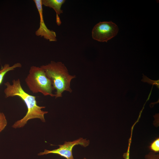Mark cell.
<instances>
[{"instance_id":"8fae6325","label":"cell","mask_w":159,"mask_h":159,"mask_svg":"<svg viewBox=\"0 0 159 159\" xmlns=\"http://www.w3.org/2000/svg\"><path fill=\"white\" fill-rule=\"evenodd\" d=\"M143 82H147L148 83L150 84L156 85L158 87H159V80L158 81H153L152 80L146 76L143 75V79L142 80Z\"/></svg>"},{"instance_id":"5bb4252c","label":"cell","mask_w":159,"mask_h":159,"mask_svg":"<svg viewBox=\"0 0 159 159\" xmlns=\"http://www.w3.org/2000/svg\"><path fill=\"white\" fill-rule=\"evenodd\" d=\"M83 159H86L85 158H84Z\"/></svg>"},{"instance_id":"3957f363","label":"cell","mask_w":159,"mask_h":159,"mask_svg":"<svg viewBox=\"0 0 159 159\" xmlns=\"http://www.w3.org/2000/svg\"><path fill=\"white\" fill-rule=\"evenodd\" d=\"M27 87L33 93H41L45 96L55 97L51 80L47 77L40 67L32 66L25 80Z\"/></svg>"},{"instance_id":"9a60e30c","label":"cell","mask_w":159,"mask_h":159,"mask_svg":"<svg viewBox=\"0 0 159 159\" xmlns=\"http://www.w3.org/2000/svg\"><path fill=\"white\" fill-rule=\"evenodd\" d=\"M0 60H1V59H0Z\"/></svg>"},{"instance_id":"52a82bcc","label":"cell","mask_w":159,"mask_h":159,"mask_svg":"<svg viewBox=\"0 0 159 159\" xmlns=\"http://www.w3.org/2000/svg\"><path fill=\"white\" fill-rule=\"evenodd\" d=\"M65 1V0H42V5L52 8L55 11L56 14V22L58 26L61 23L59 16L61 14L63 13L61 7Z\"/></svg>"},{"instance_id":"7c38bea8","label":"cell","mask_w":159,"mask_h":159,"mask_svg":"<svg viewBox=\"0 0 159 159\" xmlns=\"http://www.w3.org/2000/svg\"><path fill=\"white\" fill-rule=\"evenodd\" d=\"M145 159H159V154L151 152L145 156Z\"/></svg>"},{"instance_id":"6da1fadb","label":"cell","mask_w":159,"mask_h":159,"mask_svg":"<svg viewBox=\"0 0 159 159\" xmlns=\"http://www.w3.org/2000/svg\"><path fill=\"white\" fill-rule=\"evenodd\" d=\"M11 84L7 82L4 83L6 86L4 90L5 97H18L23 101L27 108V112L25 116L15 122L12 126V127H22L29 120L33 119H39L42 122H45L44 115L48 112L44 111L42 109L44 108L45 107L38 105L36 99V97L29 94L24 90L19 79L13 80Z\"/></svg>"},{"instance_id":"277c9868","label":"cell","mask_w":159,"mask_h":159,"mask_svg":"<svg viewBox=\"0 0 159 159\" xmlns=\"http://www.w3.org/2000/svg\"><path fill=\"white\" fill-rule=\"evenodd\" d=\"M118 31L117 26L112 21L100 22L92 29V36L98 42H107L115 36Z\"/></svg>"},{"instance_id":"5b68a950","label":"cell","mask_w":159,"mask_h":159,"mask_svg":"<svg viewBox=\"0 0 159 159\" xmlns=\"http://www.w3.org/2000/svg\"><path fill=\"white\" fill-rule=\"evenodd\" d=\"M90 143L89 140L86 139L80 138L72 141H65L63 145H59V147L52 150H44L43 152L39 153V156L49 154H57L67 159H74L72 155V150L73 148L76 145H80L84 147L88 146Z\"/></svg>"},{"instance_id":"9c48e42d","label":"cell","mask_w":159,"mask_h":159,"mask_svg":"<svg viewBox=\"0 0 159 159\" xmlns=\"http://www.w3.org/2000/svg\"><path fill=\"white\" fill-rule=\"evenodd\" d=\"M7 124V121L4 114L0 111V132L5 129Z\"/></svg>"},{"instance_id":"8992f818","label":"cell","mask_w":159,"mask_h":159,"mask_svg":"<svg viewBox=\"0 0 159 159\" xmlns=\"http://www.w3.org/2000/svg\"><path fill=\"white\" fill-rule=\"evenodd\" d=\"M33 1L38 11L40 19L39 26L35 32L36 35L37 36L43 37L44 39L50 42L57 41L56 32L49 29L44 23L43 15L42 0H34Z\"/></svg>"},{"instance_id":"30bf717a","label":"cell","mask_w":159,"mask_h":159,"mask_svg":"<svg viewBox=\"0 0 159 159\" xmlns=\"http://www.w3.org/2000/svg\"><path fill=\"white\" fill-rule=\"evenodd\" d=\"M150 149L155 152L159 151V138H158L154 140L150 147Z\"/></svg>"},{"instance_id":"4fadbf2b","label":"cell","mask_w":159,"mask_h":159,"mask_svg":"<svg viewBox=\"0 0 159 159\" xmlns=\"http://www.w3.org/2000/svg\"><path fill=\"white\" fill-rule=\"evenodd\" d=\"M132 131H131V137L130 138V139H129V140L128 146L127 151L126 152L124 153L123 155V158L124 159H130V144H131V137H132Z\"/></svg>"},{"instance_id":"7a4b0ae2","label":"cell","mask_w":159,"mask_h":159,"mask_svg":"<svg viewBox=\"0 0 159 159\" xmlns=\"http://www.w3.org/2000/svg\"><path fill=\"white\" fill-rule=\"evenodd\" d=\"M47 77L51 80L54 90H56V98L62 96L65 91L72 92L71 88V80L75 75H70L64 64L60 62L52 61L47 64L40 66Z\"/></svg>"},{"instance_id":"ba28073f","label":"cell","mask_w":159,"mask_h":159,"mask_svg":"<svg viewBox=\"0 0 159 159\" xmlns=\"http://www.w3.org/2000/svg\"><path fill=\"white\" fill-rule=\"evenodd\" d=\"M21 67V64L19 62L16 63L11 66L8 64H5L0 69V86L2 83L4 76L8 72Z\"/></svg>"}]
</instances>
